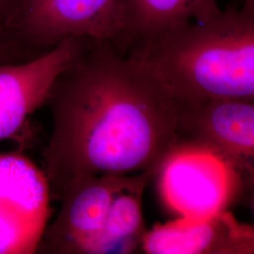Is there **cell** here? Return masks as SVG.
<instances>
[{
  "label": "cell",
  "mask_w": 254,
  "mask_h": 254,
  "mask_svg": "<svg viewBox=\"0 0 254 254\" xmlns=\"http://www.w3.org/2000/svg\"><path fill=\"white\" fill-rule=\"evenodd\" d=\"M43 153L50 199L83 178L151 172L175 145L179 103L109 41H92L51 87Z\"/></svg>",
  "instance_id": "1"
},
{
  "label": "cell",
  "mask_w": 254,
  "mask_h": 254,
  "mask_svg": "<svg viewBox=\"0 0 254 254\" xmlns=\"http://www.w3.org/2000/svg\"><path fill=\"white\" fill-rule=\"evenodd\" d=\"M179 105L215 98L254 99V4L222 10L217 2L127 56Z\"/></svg>",
  "instance_id": "2"
},
{
  "label": "cell",
  "mask_w": 254,
  "mask_h": 254,
  "mask_svg": "<svg viewBox=\"0 0 254 254\" xmlns=\"http://www.w3.org/2000/svg\"><path fill=\"white\" fill-rule=\"evenodd\" d=\"M174 148L214 155L234 175L241 193L253 190L254 99L215 98L180 105Z\"/></svg>",
  "instance_id": "3"
},
{
  "label": "cell",
  "mask_w": 254,
  "mask_h": 254,
  "mask_svg": "<svg viewBox=\"0 0 254 254\" xmlns=\"http://www.w3.org/2000/svg\"><path fill=\"white\" fill-rule=\"evenodd\" d=\"M22 45L46 52L71 38L109 41L122 32L120 0H21L6 19Z\"/></svg>",
  "instance_id": "4"
},
{
  "label": "cell",
  "mask_w": 254,
  "mask_h": 254,
  "mask_svg": "<svg viewBox=\"0 0 254 254\" xmlns=\"http://www.w3.org/2000/svg\"><path fill=\"white\" fill-rule=\"evenodd\" d=\"M156 176L165 202L184 218H208L242 194L225 165L200 150L174 148Z\"/></svg>",
  "instance_id": "5"
},
{
  "label": "cell",
  "mask_w": 254,
  "mask_h": 254,
  "mask_svg": "<svg viewBox=\"0 0 254 254\" xmlns=\"http://www.w3.org/2000/svg\"><path fill=\"white\" fill-rule=\"evenodd\" d=\"M49 200L42 170L24 156L0 154V254L36 253Z\"/></svg>",
  "instance_id": "6"
},
{
  "label": "cell",
  "mask_w": 254,
  "mask_h": 254,
  "mask_svg": "<svg viewBox=\"0 0 254 254\" xmlns=\"http://www.w3.org/2000/svg\"><path fill=\"white\" fill-rule=\"evenodd\" d=\"M91 41L66 39L25 62L0 64V140L13 136L45 105L56 79L81 56Z\"/></svg>",
  "instance_id": "7"
},
{
  "label": "cell",
  "mask_w": 254,
  "mask_h": 254,
  "mask_svg": "<svg viewBox=\"0 0 254 254\" xmlns=\"http://www.w3.org/2000/svg\"><path fill=\"white\" fill-rule=\"evenodd\" d=\"M128 175L105 174L83 178L62 196V207L46 226L36 253L86 254L100 233L114 196Z\"/></svg>",
  "instance_id": "8"
},
{
  "label": "cell",
  "mask_w": 254,
  "mask_h": 254,
  "mask_svg": "<svg viewBox=\"0 0 254 254\" xmlns=\"http://www.w3.org/2000/svg\"><path fill=\"white\" fill-rule=\"evenodd\" d=\"M141 251L148 254H254V229L228 210L208 218H182L146 232Z\"/></svg>",
  "instance_id": "9"
},
{
  "label": "cell",
  "mask_w": 254,
  "mask_h": 254,
  "mask_svg": "<svg viewBox=\"0 0 254 254\" xmlns=\"http://www.w3.org/2000/svg\"><path fill=\"white\" fill-rule=\"evenodd\" d=\"M156 176L151 172L130 174L109 207L100 233L86 254H129L140 250L146 231L142 197L148 183Z\"/></svg>",
  "instance_id": "10"
},
{
  "label": "cell",
  "mask_w": 254,
  "mask_h": 254,
  "mask_svg": "<svg viewBox=\"0 0 254 254\" xmlns=\"http://www.w3.org/2000/svg\"><path fill=\"white\" fill-rule=\"evenodd\" d=\"M216 0H120L122 32L116 47L130 49L193 17Z\"/></svg>",
  "instance_id": "11"
},
{
  "label": "cell",
  "mask_w": 254,
  "mask_h": 254,
  "mask_svg": "<svg viewBox=\"0 0 254 254\" xmlns=\"http://www.w3.org/2000/svg\"><path fill=\"white\" fill-rule=\"evenodd\" d=\"M5 31L0 26V64L21 63L29 60L24 57L22 50V47L26 46L19 43L16 39L8 36Z\"/></svg>",
  "instance_id": "12"
},
{
  "label": "cell",
  "mask_w": 254,
  "mask_h": 254,
  "mask_svg": "<svg viewBox=\"0 0 254 254\" xmlns=\"http://www.w3.org/2000/svg\"><path fill=\"white\" fill-rule=\"evenodd\" d=\"M20 2L21 0H0V18H8Z\"/></svg>",
  "instance_id": "13"
},
{
  "label": "cell",
  "mask_w": 254,
  "mask_h": 254,
  "mask_svg": "<svg viewBox=\"0 0 254 254\" xmlns=\"http://www.w3.org/2000/svg\"><path fill=\"white\" fill-rule=\"evenodd\" d=\"M245 2L244 3H247V4H254V0H244Z\"/></svg>",
  "instance_id": "14"
}]
</instances>
